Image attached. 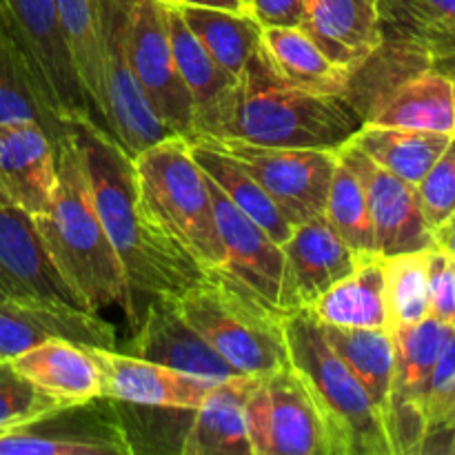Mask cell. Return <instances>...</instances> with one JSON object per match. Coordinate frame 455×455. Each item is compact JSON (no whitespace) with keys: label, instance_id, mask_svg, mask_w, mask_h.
Returning <instances> with one entry per match:
<instances>
[{"label":"cell","instance_id":"38","mask_svg":"<svg viewBox=\"0 0 455 455\" xmlns=\"http://www.w3.org/2000/svg\"><path fill=\"white\" fill-rule=\"evenodd\" d=\"M420 196L422 212L431 229H438L447 218L455 213V136L449 140L447 149L440 154L434 167L427 172L420 185L416 187Z\"/></svg>","mask_w":455,"mask_h":455},{"label":"cell","instance_id":"31","mask_svg":"<svg viewBox=\"0 0 455 455\" xmlns=\"http://www.w3.org/2000/svg\"><path fill=\"white\" fill-rule=\"evenodd\" d=\"M329 347L355 373L369 391L385 420L387 398H389L391 376H394L395 342L391 329H354L320 324Z\"/></svg>","mask_w":455,"mask_h":455},{"label":"cell","instance_id":"30","mask_svg":"<svg viewBox=\"0 0 455 455\" xmlns=\"http://www.w3.org/2000/svg\"><path fill=\"white\" fill-rule=\"evenodd\" d=\"M56 7L89 107L98 124L109 133L105 120V67H102L100 12H98L100 0H56Z\"/></svg>","mask_w":455,"mask_h":455},{"label":"cell","instance_id":"7","mask_svg":"<svg viewBox=\"0 0 455 455\" xmlns=\"http://www.w3.org/2000/svg\"><path fill=\"white\" fill-rule=\"evenodd\" d=\"M0 16L25 58L40 102L58 133H65V124L84 120L98 124L76 74L56 0H0Z\"/></svg>","mask_w":455,"mask_h":455},{"label":"cell","instance_id":"37","mask_svg":"<svg viewBox=\"0 0 455 455\" xmlns=\"http://www.w3.org/2000/svg\"><path fill=\"white\" fill-rule=\"evenodd\" d=\"M56 407H60V403L27 380L12 360H0V434Z\"/></svg>","mask_w":455,"mask_h":455},{"label":"cell","instance_id":"3","mask_svg":"<svg viewBox=\"0 0 455 455\" xmlns=\"http://www.w3.org/2000/svg\"><path fill=\"white\" fill-rule=\"evenodd\" d=\"M56 154L58 185L47 212L31 218L36 234L84 309L100 314L107 307H120L132 323V293L124 269L98 216L83 151L71 124H65V133L56 140Z\"/></svg>","mask_w":455,"mask_h":455},{"label":"cell","instance_id":"34","mask_svg":"<svg viewBox=\"0 0 455 455\" xmlns=\"http://www.w3.org/2000/svg\"><path fill=\"white\" fill-rule=\"evenodd\" d=\"M389 329L429 318V249L382 258Z\"/></svg>","mask_w":455,"mask_h":455},{"label":"cell","instance_id":"19","mask_svg":"<svg viewBox=\"0 0 455 455\" xmlns=\"http://www.w3.org/2000/svg\"><path fill=\"white\" fill-rule=\"evenodd\" d=\"M100 371V395L140 407L196 411L216 382L105 347H87Z\"/></svg>","mask_w":455,"mask_h":455},{"label":"cell","instance_id":"13","mask_svg":"<svg viewBox=\"0 0 455 455\" xmlns=\"http://www.w3.org/2000/svg\"><path fill=\"white\" fill-rule=\"evenodd\" d=\"M280 247L284 269L278 307L283 314L307 311L327 289L349 275L363 260V256H358L336 234L324 213L293 227L291 235Z\"/></svg>","mask_w":455,"mask_h":455},{"label":"cell","instance_id":"21","mask_svg":"<svg viewBox=\"0 0 455 455\" xmlns=\"http://www.w3.org/2000/svg\"><path fill=\"white\" fill-rule=\"evenodd\" d=\"M0 298L78 305L27 213L0 204Z\"/></svg>","mask_w":455,"mask_h":455},{"label":"cell","instance_id":"14","mask_svg":"<svg viewBox=\"0 0 455 455\" xmlns=\"http://www.w3.org/2000/svg\"><path fill=\"white\" fill-rule=\"evenodd\" d=\"M389 29V27H387ZM395 31V29H391ZM400 34V31H395ZM411 44L409 67L395 71L389 87H378L369 109L360 111L363 124L378 127L422 129L455 136V102L449 80L427 67L420 44L407 34H400Z\"/></svg>","mask_w":455,"mask_h":455},{"label":"cell","instance_id":"27","mask_svg":"<svg viewBox=\"0 0 455 455\" xmlns=\"http://www.w3.org/2000/svg\"><path fill=\"white\" fill-rule=\"evenodd\" d=\"M189 151L194 156L196 164L203 169L204 176L240 209V212L247 213L256 225H260L271 238L278 244H283L284 240L291 235L293 225L287 220L283 212L278 209V204L271 200V196L267 194L260 187V182L234 158V156L225 154L222 149H218L216 145H212L204 138H194L189 140Z\"/></svg>","mask_w":455,"mask_h":455},{"label":"cell","instance_id":"5","mask_svg":"<svg viewBox=\"0 0 455 455\" xmlns=\"http://www.w3.org/2000/svg\"><path fill=\"white\" fill-rule=\"evenodd\" d=\"M138 198L154 225L178 244L200 269L225 262L207 176L196 164L189 140L169 136L132 156Z\"/></svg>","mask_w":455,"mask_h":455},{"label":"cell","instance_id":"11","mask_svg":"<svg viewBox=\"0 0 455 455\" xmlns=\"http://www.w3.org/2000/svg\"><path fill=\"white\" fill-rule=\"evenodd\" d=\"M127 52L156 116L176 136L191 140L196 102L173 60L164 0H127Z\"/></svg>","mask_w":455,"mask_h":455},{"label":"cell","instance_id":"39","mask_svg":"<svg viewBox=\"0 0 455 455\" xmlns=\"http://www.w3.org/2000/svg\"><path fill=\"white\" fill-rule=\"evenodd\" d=\"M382 25L389 27V29L403 31V34H407L409 38H413L420 44L427 67H431V69H435L449 80L455 102V31L418 27L413 22L404 20V18L395 16V13H391L385 7H382Z\"/></svg>","mask_w":455,"mask_h":455},{"label":"cell","instance_id":"35","mask_svg":"<svg viewBox=\"0 0 455 455\" xmlns=\"http://www.w3.org/2000/svg\"><path fill=\"white\" fill-rule=\"evenodd\" d=\"M13 120H36L47 129L53 142L62 136L49 120L25 58L0 16V123H13Z\"/></svg>","mask_w":455,"mask_h":455},{"label":"cell","instance_id":"10","mask_svg":"<svg viewBox=\"0 0 455 455\" xmlns=\"http://www.w3.org/2000/svg\"><path fill=\"white\" fill-rule=\"evenodd\" d=\"M453 327L435 318L394 329L395 358L385 429L394 455H420L425 443V411L431 376Z\"/></svg>","mask_w":455,"mask_h":455},{"label":"cell","instance_id":"17","mask_svg":"<svg viewBox=\"0 0 455 455\" xmlns=\"http://www.w3.org/2000/svg\"><path fill=\"white\" fill-rule=\"evenodd\" d=\"M58 185L56 142L36 120L0 123V204L29 218L47 212Z\"/></svg>","mask_w":455,"mask_h":455},{"label":"cell","instance_id":"24","mask_svg":"<svg viewBox=\"0 0 455 455\" xmlns=\"http://www.w3.org/2000/svg\"><path fill=\"white\" fill-rule=\"evenodd\" d=\"M262 56L283 83L318 96H347L354 71L333 62L300 27H262Z\"/></svg>","mask_w":455,"mask_h":455},{"label":"cell","instance_id":"25","mask_svg":"<svg viewBox=\"0 0 455 455\" xmlns=\"http://www.w3.org/2000/svg\"><path fill=\"white\" fill-rule=\"evenodd\" d=\"M87 347L56 338L16 355L12 364L60 404L87 403L100 395V371Z\"/></svg>","mask_w":455,"mask_h":455},{"label":"cell","instance_id":"43","mask_svg":"<svg viewBox=\"0 0 455 455\" xmlns=\"http://www.w3.org/2000/svg\"><path fill=\"white\" fill-rule=\"evenodd\" d=\"M434 240L435 247L444 249L449 256L455 258V213L451 218H447L438 229H434Z\"/></svg>","mask_w":455,"mask_h":455},{"label":"cell","instance_id":"33","mask_svg":"<svg viewBox=\"0 0 455 455\" xmlns=\"http://www.w3.org/2000/svg\"><path fill=\"white\" fill-rule=\"evenodd\" d=\"M164 12H167V31L173 60H176L178 71H180L182 80H185L187 89L194 98L196 116H198V111H203L218 96H222L235 83V78L213 60L212 53L203 47L194 31L187 27L185 18L180 16V9L176 4L164 0Z\"/></svg>","mask_w":455,"mask_h":455},{"label":"cell","instance_id":"44","mask_svg":"<svg viewBox=\"0 0 455 455\" xmlns=\"http://www.w3.org/2000/svg\"><path fill=\"white\" fill-rule=\"evenodd\" d=\"M176 4H191V7H212L225 12H247V0H167Z\"/></svg>","mask_w":455,"mask_h":455},{"label":"cell","instance_id":"2","mask_svg":"<svg viewBox=\"0 0 455 455\" xmlns=\"http://www.w3.org/2000/svg\"><path fill=\"white\" fill-rule=\"evenodd\" d=\"M360 127L363 118L349 98L318 96L283 83L260 49L235 83L198 111L194 138L338 151Z\"/></svg>","mask_w":455,"mask_h":455},{"label":"cell","instance_id":"9","mask_svg":"<svg viewBox=\"0 0 455 455\" xmlns=\"http://www.w3.org/2000/svg\"><path fill=\"white\" fill-rule=\"evenodd\" d=\"M0 455H133L109 398L60 404L0 434Z\"/></svg>","mask_w":455,"mask_h":455},{"label":"cell","instance_id":"15","mask_svg":"<svg viewBox=\"0 0 455 455\" xmlns=\"http://www.w3.org/2000/svg\"><path fill=\"white\" fill-rule=\"evenodd\" d=\"M340 151L354 164L367 189L378 256L387 258L435 247L434 229L422 212L416 185L382 169L351 142L340 147Z\"/></svg>","mask_w":455,"mask_h":455},{"label":"cell","instance_id":"23","mask_svg":"<svg viewBox=\"0 0 455 455\" xmlns=\"http://www.w3.org/2000/svg\"><path fill=\"white\" fill-rule=\"evenodd\" d=\"M260 376L218 380L194 411L182 440V455H251L247 425V398Z\"/></svg>","mask_w":455,"mask_h":455},{"label":"cell","instance_id":"16","mask_svg":"<svg viewBox=\"0 0 455 455\" xmlns=\"http://www.w3.org/2000/svg\"><path fill=\"white\" fill-rule=\"evenodd\" d=\"M116 349L114 324L98 311L69 302L0 298V360H12L47 340Z\"/></svg>","mask_w":455,"mask_h":455},{"label":"cell","instance_id":"45","mask_svg":"<svg viewBox=\"0 0 455 455\" xmlns=\"http://www.w3.org/2000/svg\"><path fill=\"white\" fill-rule=\"evenodd\" d=\"M451 455H455V435H453V444H451Z\"/></svg>","mask_w":455,"mask_h":455},{"label":"cell","instance_id":"20","mask_svg":"<svg viewBox=\"0 0 455 455\" xmlns=\"http://www.w3.org/2000/svg\"><path fill=\"white\" fill-rule=\"evenodd\" d=\"M132 355L204 380L238 376L234 367L180 315L173 298H158L142 309L133 327Z\"/></svg>","mask_w":455,"mask_h":455},{"label":"cell","instance_id":"4","mask_svg":"<svg viewBox=\"0 0 455 455\" xmlns=\"http://www.w3.org/2000/svg\"><path fill=\"white\" fill-rule=\"evenodd\" d=\"M289 364L324 422L331 455H394L380 409L345 360L329 347L309 311L283 318Z\"/></svg>","mask_w":455,"mask_h":455},{"label":"cell","instance_id":"42","mask_svg":"<svg viewBox=\"0 0 455 455\" xmlns=\"http://www.w3.org/2000/svg\"><path fill=\"white\" fill-rule=\"evenodd\" d=\"M307 0H247V13L260 27H300Z\"/></svg>","mask_w":455,"mask_h":455},{"label":"cell","instance_id":"12","mask_svg":"<svg viewBox=\"0 0 455 455\" xmlns=\"http://www.w3.org/2000/svg\"><path fill=\"white\" fill-rule=\"evenodd\" d=\"M204 140L234 156L260 182L293 227L324 213L338 151L258 147L243 140L212 138Z\"/></svg>","mask_w":455,"mask_h":455},{"label":"cell","instance_id":"26","mask_svg":"<svg viewBox=\"0 0 455 455\" xmlns=\"http://www.w3.org/2000/svg\"><path fill=\"white\" fill-rule=\"evenodd\" d=\"M307 311L320 324L331 327L389 329L382 256L363 258L349 275L338 280Z\"/></svg>","mask_w":455,"mask_h":455},{"label":"cell","instance_id":"1","mask_svg":"<svg viewBox=\"0 0 455 455\" xmlns=\"http://www.w3.org/2000/svg\"><path fill=\"white\" fill-rule=\"evenodd\" d=\"M92 182L93 203L124 269L132 293V327L158 298H176L204 271L169 240L142 209L132 156L98 124H71Z\"/></svg>","mask_w":455,"mask_h":455},{"label":"cell","instance_id":"40","mask_svg":"<svg viewBox=\"0 0 455 455\" xmlns=\"http://www.w3.org/2000/svg\"><path fill=\"white\" fill-rule=\"evenodd\" d=\"M429 315L455 329V258L429 249Z\"/></svg>","mask_w":455,"mask_h":455},{"label":"cell","instance_id":"36","mask_svg":"<svg viewBox=\"0 0 455 455\" xmlns=\"http://www.w3.org/2000/svg\"><path fill=\"white\" fill-rule=\"evenodd\" d=\"M455 435V329L444 342L431 376L420 455H451Z\"/></svg>","mask_w":455,"mask_h":455},{"label":"cell","instance_id":"8","mask_svg":"<svg viewBox=\"0 0 455 455\" xmlns=\"http://www.w3.org/2000/svg\"><path fill=\"white\" fill-rule=\"evenodd\" d=\"M247 425L251 455H331L323 418L291 364L258 378Z\"/></svg>","mask_w":455,"mask_h":455},{"label":"cell","instance_id":"22","mask_svg":"<svg viewBox=\"0 0 455 455\" xmlns=\"http://www.w3.org/2000/svg\"><path fill=\"white\" fill-rule=\"evenodd\" d=\"M382 0H307L300 29L349 71H360L385 43Z\"/></svg>","mask_w":455,"mask_h":455},{"label":"cell","instance_id":"32","mask_svg":"<svg viewBox=\"0 0 455 455\" xmlns=\"http://www.w3.org/2000/svg\"><path fill=\"white\" fill-rule=\"evenodd\" d=\"M324 218L358 256H378L367 189L363 185V178L340 149H338L336 167H333L331 185H329Z\"/></svg>","mask_w":455,"mask_h":455},{"label":"cell","instance_id":"28","mask_svg":"<svg viewBox=\"0 0 455 455\" xmlns=\"http://www.w3.org/2000/svg\"><path fill=\"white\" fill-rule=\"evenodd\" d=\"M451 138L422 129L363 124L349 142L382 169L418 187Z\"/></svg>","mask_w":455,"mask_h":455},{"label":"cell","instance_id":"41","mask_svg":"<svg viewBox=\"0 0 455 455\" xmlns=\"http://www.w3.org/2000/svg\"><path fill=\"white\" fill-rule=\"evenodd\" d=\"M382 7L418 27L455 31V0H382Z\"/></svg>","mask_w":455,"mask_h":455},{"label":"cell","instance_id":"6","mask_svg":"<svg viewBox=\"0 0 455 455\" xmlns=\"http://www.w3.org/2000/svg\"><path fill=\"white\" fill-rule=\"evenodd\" d=\"M173 305L238 373L267 376L289 364L283 311L260 302L222 271H207L173 298Z\"/></svg>","mask_w":455,"mask_h":455},{"label":"cell","instance_id":"29","mask_svg":"<svg viewBox=\"0 0 455 455\" xmlns=\"http://www.w3.org/2000/svg\"><path fill=\"white\" fill-rule=\"evenodd\" d=\"M176 4V3H173ZM187 27L196 34L213 56V60L238 78L247 69L249 60L262 47V27L247 12H225L212 7L176 4Z\"/></svg>","mask_w":455,"mask_h":455},{"label":"cell","instance_id":"18","mask_svg":"<svg viewBox=\"0 0 455 455\" xmlns=\"http://www.w3.org/2000/svg\"><path fill=\"white\" fill-rule=\"evenodd\" d=\"M207 185L218 235L225 249V262L216 271L227 274L258 300L280 311L278 291L284 269L283 247L247 213L240 212L209 178Z\"/></svg>","mask_w":455,"mask_h":455}]
</instances>
